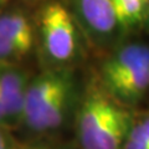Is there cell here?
Masks as SVG:
<instances>
[{"mask_svg": "<svg viewBox=\"0 0 149 149\" xmlns=\"http://www.w3.org/2000/svg\"><path fill=\"white\" fill-rule=\"evenodd\" d=\"M32 72L27 66L0 62V127L16 133Z\"/></svg>", "mask_w": 149, "mask_h": 149, "instance_id": "cell-7", "label": "cell"}, {"mask_svg": "<svg viewBox=\"0 0 149 149\" xmlns=\"http://www.w3.org/2000/svg\"><path fill=\"white\" fill-rule=\"evenodd\" d=\"M20 1H24V3H27V4H31V5H37L39 3L44 1V0H20Z\"/></svg>", "mask_w": 149, "mask_h": 149, "instance_id": "cell-12", "label": "cell"}, {"mask_svg": "<svg viewBox=\"0 0 149 149\" xmlns=\"http://www.w3.org/2000/svg\"><path fill=\"white\" fill-rule=\"evenodd\" d=\"M122 149H149V109H136Z\"/></svg>", "mask_w": 149, "mask_h": 149, "instance_id": "cell-9", "label": "cell"}, {"mask_svg": "<svg viewBox=\"0 0 149 149\" xmlns=\"http://www.w3.org/2000/svg\"><path fill=\"white\" fill-rule=\"evenodd\" d=\"M143 31H146L147 34L149 35V13H148V16H147V20H146V24H144V29Z\"/></svg>", "mask_w": 149, "mask_h": 149, "instance_id": "cell-13", "label": "cell"}, {"mask_svg": "<svg viewBox=\"0 0 149 149\" xmlns=\"http://www.w3.org/2000/svg\"><path fill=\"white\" fill-rule=\"evenodd\" d=\"M107 95L137 109L149 93V42L127 37L104 52L95 74Z\"/></svg>", "mask_w": 149, "mask_h": 149, "instance_id": "cell-4", "label": "cell"}, {"mask_svg": "<svg viewBox=\"0 0 149 149\" xmlns=\"http://www.w3.org/2000/svg\"><path fill=\"white\" fill-rule=\"evenodd\" d=\"M20 149H78V148L76 147V144L70 146V144L56 141V138H51V139L21 141Z\"/></svg>", "mask_w": 149, "mask_h": 149, "instance_id": "cell-10", "label": "cell"}, {"mask_svg": "<svg viewBox=\"0 0 149 149\" xmlns=\"http://www.w3.org/2000/svg\"><path fill=\"white\" fill-rule=\"evenodd\" d=\"M85 35L88 46L107 52L124 40L112 0H63Z\"/></svg>", "mask_w": 149, "mask_h": 149, "instance_id": "cell-6", "label": "cell"}, {"mask_svg": "<svg viewBox=\"0 0 149 149\" xmlns=\"http://www.w3.org/2000/svg\"><path fill=\"white\" fill-rule=\"evenodd\" d=\"M6 1H8V0H0V10H1L3 6L6 4Z\"/></svg>", "mask_w": 149, "mask_h": 149, "instance_id": "cell-14", "label": "cell"}, {"mask_svg": "<svg viewBox=\"0 0 149 149\" xmlns=\"http://www.w3.org/2000/svg\"><path fill=\"white\" fill-rule=\"evenodd\" d=\"M83 87L78 67L40 68L32 73L16 130L21 141L57 138L72 127Z\"/></svg>", "mask_w": 149, "mask_h": 149, "instance_id": "cell-1", "label": "cell"}, {"mask_svg": "<svg viewBox=\"0 0 149 149\" xmlns=\"http://www.w3.org/2000/svg\"><path fill=\"white\" fill-rule=\"evenodd\" d=\"M21 139L16 137V133L0 127V149H20Z\"/></svg>", "mask_w": 149, "mask_h": 149, "instance_id": "cell-11", "label": "cell"}, {"mask_svg": "<svg viewBox=\"0 0 149 149\" xmlns=\"http://www.w3.org/2000/svg\"><path fill=\"white\" fill-rule=\"evenodd\" d=\"M136 109L102 90L95 76L85 83L72 129L78 149H122Z\"/></svg>", "mask_w": 149, "mask_h": 149, "instance_id": "cell-2", "label": "cell"}, {"mask_svg": "<svg viewBox=\"0 0 149 149\" xmlns=\"http://www.w3.org/2000/svg\"><path fill=\"white\" fill-rule=\"evenodd\" d=\"M35 25L40 68L80 66L88 44L63 0H44L35 5Z\"/></svg>", "mask_w": 149, "mask_h": 149, "instance_id": "cell-3", "label": "cell"}, {"mask_svg": "<svg viewBox=\"0 0 149 149\" xmlns=\"http://www.w3.org/2000/svg\"><path fill=\"white\" fill-rule=\"evenodd\" d=\"M36 58L35 5L8 0L0 10V62L21 65Z\"/></svg>", "mask_w": 149, "mask_h": 149, "instance_id": "cell-5", "label": "cell"}, {"mask_svg": "<svg viewBox=\"0 0 149 149\" xmlns=\"http://www.w3.org/2000/svg\"><path fill=\"white\" fill-rule=\"evenodd\" d=\"M112 4L125 39L143 31L149 13V0H112Z\"/></svg>", "mask_w": 149, "mask_h": 149, "instance_id": "cell-8", "label": "cell"}]
</instances>
